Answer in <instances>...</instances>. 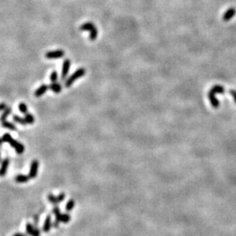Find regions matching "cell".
Segmentation results:
<instances>
[{
    "instance_id": "obj_21",
    "label": "cell",
    "mask_w": 236,
    "mask_h": 236,
    "mask_svg": "<svg viewBox=\"0 0 236 236\" xmlns=\"http://www.w3.org/2000/svg\"><path fill=\"white\" fill-rule=\"evenodd\" d=\"M18 109L23 114L28 113V106L24 103H21L18 105Z\"/></svg>"
},
{
    "instance_id": "obj_1",
    "label": "cell",
    "mask_w": 236,
    "mask_h": 236,
    "mask_svg": "<svg viewBox=\"0 0 236 236\" xmlns=\"http://www.w3.org/2000/svg\"><path fill=\"white\" fill-rule=\"evenodd\" d=\"M80 31H86V32H89V39L91 41H95L98 36V31H97L96 27L92 22L88 21V22H85L80 26Z\"/></svg>"
},
{
    "instance_id": "obj_17",
    "label": "cell",
    "mask_w": 236,
    "mask_h": 236,
    "mask_svg": "<svg viewBox=\"0 0 236 236\" xmlns=\"http://www.w3.org/2000/svg\"><path fill=\"white\" fill-rule=\"evenodd\" d=\"M74 206H75L74 200H70L68 202H67V204H66V207H65L66 211H67V212H70V211H71L72 209L74 208Z\"/></svg>"
},
{
    "instance_id": "obj_19",
    "label": "cell",
    "mask_w": 236,
    "mask_h": 236,
    "mask_svg": "<svg viewBox=\"0 0 236 236\" xmlns=\"http://www.w3.org/2000/svg\"><path fill=\"white\" fill-rule=\"evenodd\" d=\"M71 219V217L69 214H61V222L63 223H68Z\"/></svg>"
},
{
    "instance_id": "obj_6",
    "label": "cell",
    "mask_w": 236,
    "mask_h": 236,
    "mask_svg": "<svg viewBox=\"0 0 236 236\" xmlns=\"http://www.w3.org/2000/svg\"><path fill=\"white\" fill-rule=\"evenodd\" d=\"M26 232L29 235L32 236H41L39 229L35 228L31 223H28L26 224Z\"/></svg>"
},
{
    "instance_id": "obj_29",
    "label": "cell",
    "mask_w": 236,
    "mask_h": 236,
    "mask_svg": "<svg viewBox=\"0 0 236 236\" xmlns=\"http://www.w3.org/2000/svg\"><path fill=\"white\" fill-rule=\"evenodd\" d=\"M6 107H7V106H6V105L4 103H2V104H1V107H0V109H1V110L4 111L5 109H6Z\"/></svg>"
},
{
    "instance_id": "obj_22",
    "label": "cell",
    "mask_w": 236,
    "mask_h": 236,
    "mask_svg": "<svg viewBox=\"0 0 236 236\" xmlns=\"http://www.w3.org/2000/svg\"><path fill=\"white\" fill-rule=\"evenodd\" d=\"M212 90L214 92H215V93H223V92H225L224 88H223L222 86H218V85H216V86H215L214 87H212Z\"/></svg>"
},
{
    "instance_id": "obj_23",
    "label": "cell",
    "mask_w": 236,
    "mask_h": 236,
    "mask_svg": "<svg viewBox=\"0 0 236 236\" xmlns=\"http://www.w3.org/2000/svg\"><path fill=\"white\" fill-rule=\"evenodd\" d=\"M12 137L11 136L10 134L9 133H6L4 135L2 136V143H4V142H8L9 143L10 142L11 140L12 139Z\"/></svg>"
},
{
    "instance_id": "obj_12",
    "label": "cell",
    "mask_w": 236,
    "mask_h": 236,
    "mask_svg": "<svg viewBox=\"0 0 236 236\" xmlns=\"http://www.w3.org/2000/svg\"><path fill=\"white\" fill-rule=\"evenodd\" d=\"M30 177L29 175H24V174H18L15 177V181L17 183H24L28 182V180H30Z\"/></svg>"
},
{
    "instance_id": "obj_20",
    "label": "cell",
    "mask_w": 236,
    "mask_h": 236,
    "mask_svg": "<svg viewBox=\"0 0 236 236\" xmlns=\"http://www.w3.org/2000/svg\"><path fill=\"white\" fill-rule=\"evenodd\" d=\"M47 200H48V201L50 202V203H51L52 204L54 205H57L58 204L59 202H58V197H55V196H54L53 194H49L48 196H47Z\"/></svg>"
},
{
    "instance_id": "obj_14",
    "label": "cell",
    "mask_w": 236,
    "mask_h": 236,
    "mask_svg": "<svg viewBox=\"0 0 236 236\" xmlns=\"http://www.w3.org/2000/svg\"><path fill=\"white\" fill-rule=\"evenodd\" d=\"M209 98L211 103H212V105L214 107H217V106H219V101L218 99L215 98V92H214L212 89H211L210 92H209Z\"/></svg>"
},
{
    "instance_id": "obj_26",
    "label": "cell",
    "mask_w": 236,
    "mask_h": 236,
    "mask_svg": "<svg viewBox=\"0 0 236 236\" xmlns=\"http://www.w3.org/2000/svg\"><path fill=\"white\" fill-rule=\"evenodd\" d=\"M65 197H66V195H65V193H60L59 195L57 197H58V202H59V203H61V202L64 201V199H65Z\"/></svg>"
},
{
    "instance_id": "obj_8",
    "label": "cell",
    "mask_w": 236,
    "mask_h": 236,
    "mask_svg": "<svg viewBox=\"0 0 236 236\" xmlns=\"http://www.w3.org/2000/svg\"><path fill=\"white\" fill-rule=\"evenodd\" d=\"M52 222H51V216L50 215H47L45 219V221H44V226H43V232H50L51 229L52 227Z\"/></svg>"
},
{
    "instance_id": "obj_30",
    "label": "cell",
    "mask_w": 236,
    "mask_h": 236,
    "mask_svg": "<svg viewBox=\"0 0 236 236\" xmlns=\"http://www.w3.org/2000/svg\"><path fill=\"white\" fill-rule=\"evenodd\" d=\"M13 236H20V233H16V234H15V235H14Z\"/></svg>"
},
{
    "instance_id": "obj_7",
    "label": "cell",
    "mask_w": 236,
    "mask_h": 236,
    "mask_svg": "<svg viewBox=\"0 0 236 236\" xmlns=\"http://www.w3.org/2000/svg\"><path fill=\"white\" fill-rule=\"evenodd\" d=\"M236 13V10L234 8H230L229 9H228L226 12L223 15V20L225 21H228L229 20L232 19L234 16H235Z\"/></svg>"
},
{
    "instance_id": "obj_24",
    "label": "cell",
    "mask_w": 236,
    "mask_h": 236,
    "mask_svg": "<svg viewBox=\"0 0 236 236\" xmlns=\"http://www.w3.org/2000/svg\"><path fill=\"white\" fill-rule=\"evenodd\" d=\"M58 72H57L56 70H54V71L51 73V77H50L51 81L52 83L57 82L58 81Z\"/></svg>"
},
{
    "instance_id": "obj_3",
    "label": "cell",
    "mask_w": 236,
    "mask_h": 236,
    "mask_svg": "<svg viewBox=\"0 0 236 236\" xmlns=\"http://www.w3.org/2000/svg\"><path fill=\"white\" fill-rule=\"evenodd\" d=\"M65 53L62 50H56L51 51H47L45 54V58L47 59H58L61 58L64 56Z\"/></svg>"
},
{
    "instance_id": "obj_16",
    "label": "cell",
    "mask_w": 236,
    "mask_h": 236,
    "mask_svg": "<svg viewBox=\"0 0 236 236\" xmlns=\"http://www.w3.org/2000/svg\"><path fill=\"white\" fill-rule=\"evenodd\" d=\"M11 113H12V109H11L10 107H8L7 106V107H6V109L4 110V112H3L2 115V116H1L2 122L6 120L7 117L9 116V115H10Z\"/></svg>"
},
{
    "instance_id": "obj_9",
    "label": "cell",
    "mask_w": 236,
    "mask_h": 236,
    "mask_svg": "<svg viewBox=\"0 0 236 236\" xmlns=\"http://www.w3.org/2000/svg\"><path fill=\"white\" fill-rule=\"evenodd\" d=\"M49 86H47L46 84H42L41 86H40L38 89H37L35 92V97H41V96L44 95L48 89Z\"/></svg>"
},
{
    "instance_id": "obj_28",
    "label": "cell",
    "mask_w": 236,
    "mask_h": 236,
    "mask_svg": "<svg viewBox=\"0 0 236 236\" xmlns=\"http://www.w3.org/2000/svg\"><path fill=\"white\" fill-rule=\"evenodd\" d=\"M61 223V222H59V221H58V220L55 219L54 223H53V226H54V228H58V226H59V223Z\"/></svg>"
},
{
    "instance_id": "obj_5",
    "label": "cell",
    "mask_w": 236,
    "mask_h": 236,
    "mask_svg": "<svg viewBox=\"0 0 236 236\" xmlns=\"http://www.w3.org/2000/svg\"><path fill=\"white\" fill-rule=\"evenodd\" d=\"M39 167V162L37 160H34L31 163L30 170H29V177L31 179H34L37 177Z\"/></svg>"
},
{
    "instance_id": "obj_15",
    "label": "cell",
    "mask_w": 236,
    "mask_h": 236,
    "mask_svg": "<svg viewBox=\"0 0 236 236\" xmlns=\"http://www.w3.org/2000/svg\"><path fill=\"white\" fill-rule=\"evenodd\" d=\"M12 118H13L14 122L18 123V124L22 125H26L28 124L27 122H26V120H25V118H21V117L18 116V115H14L13 116H12Z\"/></svg>"
},
{
    "instance_id": "obj_11",
    "label": "cell",
    "mask_w": 236,
    "mask_h": 236,
    "mask_svg": "<svg viewBox=\"0 0 236 236\" xmlns=\"http://www.w3.org/2000/svg\"><path fill=\"white\" fill-rule=\"evenodd\" d=\"M49 89H51V90L53 91L55 93H60L62 90V86L58 82H54V83H52L49 86Z\"/></svg>"
},
{
    "instance_id": "obj_13",
    "label": "cell",
    "mask_w": 236,
    "mask_h": 236,
    "mask_svg": "<svg viewBox=\"0 0 236 236\" xmlns=\"http://www.w3.org/2000/svg\"><path fill=\"white\" fill-rule=\"evenodd\" d=\"M2 125L5 129H8L11 131H16L17 127L15 126V124H13L12 122L7 121V120H5V121L2 122Z\"/></svg>"
},
{
    "instance_id": "obj_4",
    "label": "cell",
    "mask_w": 236,
    "mask_h": 236,
    "mask_svg": "<svg viewBox=\"0 0 236 236\" xmlns=\"http://www.w3.org/2000/svg\"><path fill=\"white\" fill-rule=\"evenodd\" d=\"M70 65H71V62H70V60L68 59V58L64 61L62 67V72H61V80H64L67 78V75H68L69 73V71H70Z\"/></svg>"
},
{
    "instance_id": "obj_31",
    "label": "cell",
    "mask_w": 236,
    "mask_h": 236,
    "mask_svg": "<svg viewBox=\"0 0 236 236\" xmlns=\"http://www.w3.org/2000/svg\"><path fill=\"white\" fill-rule=\"evenodd\" d=\"M20 236H26V235H23V234L20 233Z\"/></svg>"
},
{
    "instance_id": "obj_10",
    "label": "cell",
    "mask_w": 236,
    "mask_h": 236,
    "mask_svg": "<svg viewBox=\"0 0 236 236\" xmlns=\"http://www.w3.org/2000/svg\"><path fill=\"white\" fill-rule=\"evenodd\" d=\"M9 159L6 158L5 160H2V165H1V172H0V174H1L2 177H4V176L6 174L8 167H9Z\"/></svg>"
},
{
    "instance_id": "obj_27",
    "label": "cell",
    "mask_w": 236,
    "mask_h": 236,
    "mask_svg": "<svg viewBox=\"0 0 236 236\" xmlns=\"http://www.w3.org/2000/svg\"><path fill=\"white\" fill-rule=\"evenodd\" d=\"M230 93L232 94V96L234 97V99H235V103H236V91L234 90V89H233V90H232H232L230 91Z\"/></svg>"
},
{
    "instance_id": "obj_25",
    "label": "cell",
    "mask_w": 236,
    "mask_h": 236,
    "mask_svg": "<svg viewBox=\"0 0 236 236\" xmlns=\"http://www.w3.org/2000/svg\"><path fill=\"white\" fill-rule=\"evenodd\" d=\"M20 143H21V142H19V141H16V140H15V139H14V138H12V139L10 141V142H9V144H10L11 147L14 148L15 149L17 147H18V145H19Z\"/></svg>"
},
{
    "instance_id": "obj_18",
    "label": "cell",
    "mask_w": 236,
    "mask_h": 236,
    "mask_svg": "<svg viewBox=\"0 0 236 236\" xmlns=\"http://www.w3.org/2000/svg\"><path fill=\"white\" fill-rule=\"evenodd\" d=\"M24 118H25L28 124H33L35 122V117L31 113H26L24 115Z\"/></svg>"
},
{
    "instance_id": "obj_2",
    "label": "cell",
    "mask_w": 236,
    "mask_h": 236,
    "mask_svg": "<svg viewBox=\"0 0 236 236\" xmlns=\"http://www.w3.org/2000/svg\"><path fill=\"white\" fill-rule=\"evenodd\" d=\"M85 74H86V70H85L84 68L81 67V68L77 69L71 76L69 77L66 80L65 83H64V86H65L66 88H70L77 80L83 77Z\"/></svg>"
}]
</instances>
